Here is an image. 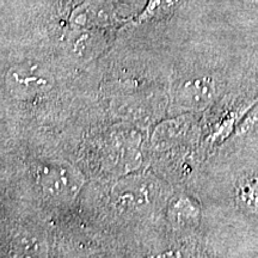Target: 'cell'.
Returning a JSON list of instances; mask_svg holds the SVG:
<instances>
[{
    "instance_id": "1",
    "label": "cell",
    "mask_w": 258,
    "mask_h": 258,
    "mask_svg": "<svg viewBox=\"0 0 258 258\" xmlns=\"http://www.w3.org/2000/svg\"><path fill=\"white\" fill-rule=\"evenodd\" d=\"M12 86L22 91H38L48 88L50 76L37 64H22L14 67L9 73Z\"/></svg>"
},
{
    "instance_id": "2",
    "label": "cell",
    "mask_w": 258,
    "mask_h": 258,
    "mask_svg": "<svg viewBox=\"0 0 258 258\" xmlns=\"http://www.w3.org/2000/svg\"><path fill=\"white\" fill-rule=\"evenodd\" d=\"M217 89L211 78H198L185 83L180 92V98L190 106L208 104L214 97Z\"/></svg>"
},
{
    "instance_id": "3",
    "label": "cell",
    "mask_w": 258,
    "mask_h": 258,
    "mask_svg": "<svg viewBox=\"0 0 258 258\" xmlns=\"http://www.w3.org/2000/svg\"><path fill=\"white\" fill-rule=\"evenodd\" d=\"M237 198L244 209L258 214V176H251L240 183Z\"/></svg>"
},
{
    "instance_id": "4",
    "label": "cell",
    "mask_w": 258,
    "mask_h": 258,
    "mask_svg": "<svg viewBox=\"0 0 258 258\" xmlns=\"http://www.w3.org/2000/svg\"><path fill=\"white\" fill-rule=\"evenodd\" d=\"M183 0H148L147 5L145 6L144 11L138 16V23L150 22L154 18L163 17L177 8Z\"/></svg>"
},
{
    "instance_id": "5",
    "label": "cell",
    "mask_w": 258,
    "mask_h": 258,
    "mask_svg": "<svg viewBox=\"0 0 258 258\" xmlns=\"http://www.w3.org/2000/svg\"><path fill=\"white\" fill-rule=\"evenodd\" d=\"M254 2H257V3H258V0H254Z\"/></svg>"
}]
</instances>
